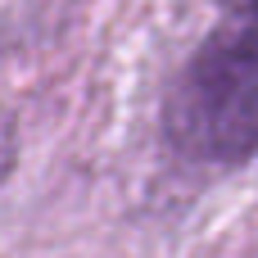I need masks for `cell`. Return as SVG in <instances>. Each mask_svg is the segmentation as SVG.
Here are the masks:
<instances>
[{"instance_id": "6da1fadb", "label": "cell", "mask_w": 258, "mask_h": 258, "mask_svg": "<svg viewBox=\"0 0 258 258\" xmlns=\"http://www.w3.org/2000/svg\"><path fill=\"white\" fill-rule=\"evenodd\" d=\"M168 132L204 163L258 150V0H236L231 18L195 50L172 91Z\"/></svg>"}, {"instance_id": "7a4b0ae2", "label": "cell", "mask_w": 258, "mask_h": 258, "mask_svg": "<svg viewBox=\"0 0 258 258\" xmlns=\"http://www.w3.org/2000/svg\"><path fill=\"white\" fill-rule=\"evenodd\" d=\"M231 5H236V0H231Z\"/></svg>"}]
</instances>
